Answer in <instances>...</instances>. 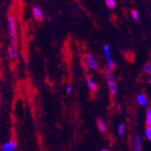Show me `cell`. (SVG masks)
Segmentation results:
<instances>
[{
  "instance_id": "6da1fadb",
  "label": "cell",
  "mask_w": 151,
  "mask_h": 151,
  "mask_svg": "<svg viewBox=\"0 0 151 151\" xmlns=\"http://www.w3.org/2000/svg\"><path fill=\"white\" fill-rule=\"evenodd\" d=\"M7 33L11 42H17V20L15 15L8 14L7 18Z\"/></svg>"
},
{
  "instance_id": "7a4b0ae2",
  "label": "cell",
  "mask_w": 151,
  "mask_h": 151,
  "mask_svg": "<svg viewBox=\"0 0 151 151\" xmlns=\"http://www.w3.org/2000/svg\"><path fill=\"white\" fill-rule=\"evenodd\" d=\"M104 78H105V81L107 84V88L109 92L111 93L112 96H115L118 93V81H117V78L114 74L113 72L106 70L104 72Z\"/></svg>"
},
{
  "instance_id": "3957f363",
  "label": "cell",
  "mask_w": 151,
  "mask_h": 151,
  "mask_svg": "<svg viewBox=\"0 0 151 151\" xmlns=\"http://www.w3.org/2000/svg\"><path fill=\"white\" fill-rule=\"evenodd\" d=\"M102 51H103V55L105 57L107 70L113 72L115 70V68H116V63H115V61L113 59V56H112V52H111V46H109L108 44L103 45Z\"/></svg>"
},
{
  "instance_id": "277c9868",
  "label": "cell",
  "mask_w": 151,
  "mask_h": 151,
  "mask_svg": "<svg viewBox=\"0 0 151 151\" xmlns=\"http://www.w3.org/2000/svg\"><path fill=\"white\" fill-rule=\"evenodd\" d=\"M83 63L85 67L88 70L91 71H98L100 69V64L99 62L97 60L92 53H86L84 59H83Z\"/></svg>"
},
{
  "instance_id": "5b68a950",
  "label": "cell",
  "mask_w": 151,
  "mask_h": 151,
  "mask_svg": "<svg viewBox=\"0 0 151 151\" xmlns=\"http://www.w3.org/2000/svg\"><path fill=\"white\" fill-rule=\"evenodd\" d=\"M7 54L8 57L12 61H16L19 55V50H18V44L17 42H9L7 45Z\"/></svg>"
},
{
  "instance_id": "8992f818",
  "label": "cell",
  "mask_w": 151,
  "mask_h": 151,
  "mask_svg": "<svg viewBox=\"0 0 151 151\" xmlns=\"http://www.w3.org/2000/svg\"><path fill=\"white\" fill-rule=\"evenodd\" d=\"M18 147L17 141L16 139H9L6 142H4L1 147H0V150L1 151H16Z\"/></svg>"
},
{
  "instance_id": "52a82bcc",
  "label": "cell",
  "mask_w": 151,
  "mask_h": 151,
  "mask_svg": "<svg viewBox=\"0 0 151 151\" xmlns=\"http://www.w3.org/2000/svg\"><path fill=\"white\" fill-rule=\"evenodd\" d=\"M132 151H143V139L139 135H136L133 138Z\"/></svg>"
},
{
  "instance_id": "ba28073f",
  "label": "cell",
  "mask_w": 151,
  "mask_h": 151,
  "mask_svg": "<svg viewBox=\"0 0 151 151\" xmlns=\"http://www.w3.org/2000/svg\"><path fill=\"white\" fill-rule=\"evenodd\" d=\"M32 15H33V17L38 22H42L45 18L44 12H43L42 8L39 6H36L32 8Z\"/></svg>"
},
{
  "instance_id": "9c48e42d",
  "label": "cell",
  "mask_w": 151,
  "mask_h": 151,
  "mask_svg": "<svg viewBox=\"0 0 151 151\" xmlns=\"http://www.w3.org/2000/svg\"><path fill=\"white\" fill-rule=\"evenodd\" d=\"M136 101H137V102H138V104L141 107H144V108L148 107L149 101H148L147 96L144 93H139L138 95H137Z\"/></svg>"
},
{
  "instance_id": "30bf717a",
  "label": "cell",
  "mask_w": 151,
  "mask_h": 151,
  "mask_svg": "<svg viewBox=\"0 0 151 151\" xmlns=\"http://www.w3.org/2000/svg\"><path fill=\"white\" fill-rule=\"evenodd\" d=\"M86 83H87V86H88V89L91 92H95L97 91L98 90V84L97 82H96L95 81L92 80V78L91 76H88L86 78Z\"/></svg>"
},
{
  "instance_id": "8fae6325",
  "label": "cell",
  "mask_w": 151,
  "mask_h": 151,
  "mask_svg": "<svg viewBox=\"0 0 151 151\" xmlns=\"http://www.w3.org/2000/svg\"><path fill=\"white\" fill-rule=\"evenodd\" d=\"M96 124H97V128L99 129L100 132L101 133H105L107 131V126L106 123L102 119H98L97 121H96Z\"/></svg>"
},
{
  "instance_id": "7c38bea8",
  "label": "cell",
  "mask_w": 151,
  "mask_h": 151,
  "mask_svg": "<svg viewBox=\"0 0 151 151\" xmlns=\"http://www.w3.org/2000/svg\"><path fill=\"white\" fill-rule=\"evenodd\" d=\"M126 133V126L124 123H119L118 125V128H117V134L119 136V138L122 139L123 137H124Z\"/></svg>"
},
{
  "instance_id": "4fadbf2b",
  "label": "cell",
  "mask_w": 151,
  "mask_h": 151,
  "mask_svg": "<svg viewBox=\"0 0 151 151\" xmlns=\"http://www.w3.org/2000/svg\"><path fill=\"white\" fill-rule=\"evenodd\" d=\"M145 122L147 127H151V108L148 106L146 109V117H145Z\"/></svg>"
},
{
  "instance_id": "5bb4252c",
  "label": "cell",
  "mask_w": 151,
  "mask_h": 151,
  "mask_svg": "<svg viewBox=\"0 0 151 151\" xmlns=\"http://www.w3.org/2000/svg\"><path fill=\"white\" fill-rule=\"evenodd\" d=\"M142 72L146 74H151V64L150 63H145L142 65Z\"/></svg>"
},
{
  "instance_id": "9a60e30c",
  "label": "cell",
  "mask_w": 151,
  "mask_h": 151,
  "mask_svg": "<svg viewBox=\"0 0 151 151\" xmlns=\"http://www.w3.org/2000/svg\"><path fill=\"white\" fill-rule=\"evenodd\" d=\"M130 15H131V18L134 20V22L136 23H138L139 21V11H137L136 9H133L130 13Z\"/></svg>"
},
{
  "instance_id": "2e32d148",
  "label": "cell",
  "mask_w": 151,
  "mask_h": 151,
  "mask_svg": "<svg viewBox=\"0 0 151 151\" xmlns=\"http://www.w3.org/2000/svg\"><path fill=\"white\" fill-rule=\"evenodd\" d=\"M105 4L109 9H114L117 6L116 0H105Z\"/></svg>"
},
{
  "instance_id": "e0dca14e",
  "label": "cell",
  "mask_w": 151,
  "mask_h": 151,
  "mask_svg": "<svg viewBox=\"0 0 151 151\" xmlns=\"http://www.w3.org/2000/svg\"><path fill=\"white\" fill-rule=\"evenodd\" d=\"M144 137L147 140H151V127H146L144 130Z\"/></svg>"
},
{
  "instance_id": "ac0fdd59",
  "label": "cell",
  "mask_w": 151,
  "mask_h": 151,
  "mask_svg": "<svg viewBox=\"0 0 151 151\" xmlns=\"http://www.w3.org/2000/svg\"><path fill=\"white\" fill-rule=\"evenodd\" d=\"M65 91H66L67 94H71L72 91H73L72 86H71V85H67V86H66V89H65Z\"/></svg>"
},
{
  "instance_id": "d6986e66",
  "label": "cell",
  "mask_w": 151,
  "mask_h": 151,
  "mask_svg": "<svg viewBox=\"0 0 151 151\" xmlns=\"http://www.w3.org/2000/svg\"><path fill=\"white\" fill-rule=\"evenodd\" d=\"M101 151H111L109 149H107V148H103V149H101Z\"/></svg>"
},
{
  "instance_id": "ffe728a7",
  "label": "cell",
  "mask_w": 151,
  "mask_h": 151,
  "mask_svg": "<svg viewBox=\"0 0 151 151\" xmlns=\"http://www.w3.org/2000/svg\"><path fill=\"white\" fill-rule=\"evenodd\" d=\"M0 103H1V93H0Z\"/></svg>"
}]
</instances>
